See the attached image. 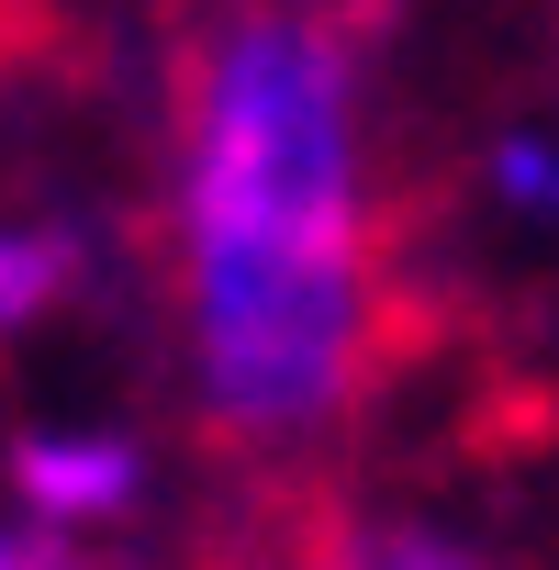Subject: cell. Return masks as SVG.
<instances>
[{
	"label": "cell",
	"mask_w": 559,
	"mask_h": 570,
	"mask_svg": "<svg viewBox=\"0 0 559 570\" xmlns=\"http://www.w3.org/2000/svg\"><path fill=\"white\" fill-rule=\"evenodd\" d=\"M168 303L190 425L292 470L392 358L370 90L325 0H213L168 68Z\"/></svg>",
	"instance_id": "obj_1"
},
{
	"label": "cell",
	"mask_w": 559,
	"mask_h": 570,
	"mask_svg": "<svg viewBox=\"0 0 559 570\" xmlns=\"http://www.w3.org/2000/svg\"><path fill=\"white\" fill-rule=\"evenodd\" d=\"M12 492H23L35 525L90 537V525H124L146 503V448L112 436V425H23L12 436Z\"/></svg>",
	"instance_id": "obj_2"
},
{
	"label": "cell",
	"mask_w": 559,
	"mask_h": 570,
	"mask_svg": "<svg viewBox=\"0 0 559 570\" xmlns=\"http://www.w3.org/2000/svg\"><path fill=\"white\" fill-rule=\"evenodd\" d=\"M90 292V235L79 224H35V213H0V358L23 336H46L68 303Z\"/></svg>",
	"instance_id": "obj_3"
},
{
	"label": "cell",
	"mask_w": 559,
	"mask_h": 570,
	"mask_svg": "<svg viewBox=\"0 0 559 570\" xmlns=\"http://www.w3.org/2000/svg\"><path fill=\"white\" fill-rule=\"evenodd\" d=\"M314 570H514L492 537L448 525V514H414V503H381V514H336Z\"/></svg>",
	"instance_id": "obj_4"
},
{
	"label": "cell",
	"mask_w": 559,
	"mask_h": 570,
	"mask_svg": "<svg viewBox=\"0 0 559 570\" xmlns=\"http://www.w3.org/2000/svg\"><path fill=\"white\" fill-rule=\"evenodd\" d=\"M492 190H503L514 213H537V224H548V213H559V146L503 135V146H492Z\"/></svg>",
	"instance_id": "obj_5"
},
{
	"label": "cell",
	"mask_w": 559,
	"mask_h": 570,
	"mask_svg": "<svg viewBox=\"0 0 559 570\" xmlns=\"http://www.w3.org/2000/svg\"><path fill=\"white\" fill-rule=\"evenodd\" d=\"M0 570H35V548H23V537H0Z\"/></svg>",
	"instance_id": "obj_6"
}]
</instances>
